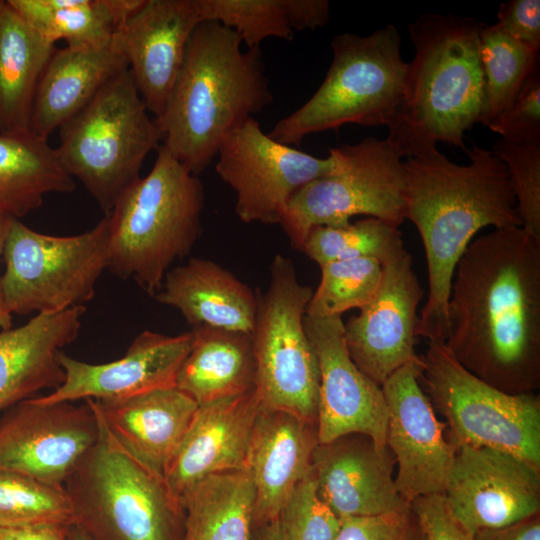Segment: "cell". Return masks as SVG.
Returning a JSON list of instances; mask_svg holds the SVG:
<instances>
[{
    "label": "cell",
    "mask_w": 540,
    "mask_h": 540,
    "mask_svg": "<svg viewBox=\"0 0 540 540\" xmlns=\"http://www.w3.org/2000/svg\"><path fill=\"white\" fill-rule=\"evenodd\" d=\"M3 2L4 1L0 0V9H1L2 5H3Z\"/></svg>",
    "instance_id": "49"
},
{
    "label": "cell",
    "mask_w": 540,
    "mask_h": 540,
    "mask_svg": "<svg viewBox=\"0 0 540 540\" xmlns=\"http://www.w3.org/2000/svg\"><path fill=\"white\" fill-rule=\"evenodd\" d=\"M484 26L437 13L409 24L414 57L386 138L402 157L429 153L438 142L465 149L464 134L478 123L483 102L478 41Z\"/></svg>",
    "instance_id": "4"
},
{
    "label": "cell",
    "mask_w": 540,
    "mask_h": 540,
    "mask_svg": "<svg viewBox=\"0 0 540 540\" xmlns=\"http://www.w3.org/2000/svg\"><path fill=\"white\" fill-rule=\"evenodd\" d=\"M127 68L117 34L98 45L56 48L36 91L29 131L48 139Z\"/></svg>",
    "instance_id": "26"
},
{
    "label": "cell",
    "mask_w": 540,
    "mask_h": 540,
    "mask_svg": "<svg viewBox=\"0 0 540 540\" xmlns=\"http://www.w3.org/2000/svg\"><path fill=\"white\" fill-rule=\"evenodd\" d=\"M11 216L4 213H0V257L3 254L4 244L8 232L9 223ZM1 280V277H0ZM12 327V315L8 312L5 307L1 284H0V330H7Z\"/></svg>",
    "instance_id": "46"
},
{
    "label": "cell",
    "mask_w": 540,
    "mask_h": 540,
    "mask_svg": "<svg viewBox=\"0 0 540 540\" xmlns=\"http://www.w3.org/2000/svg\"><path fill=\"white\" fill-rule=\"evenodd\" d=\"M88 401L117 443L162 476L198 408L176 386L121 399Z\"/></svg>",
    "instance_id": "25"
},
{
    "label": "cell",
    "mask_w": 540,
    "mask_h": 540,
    "mask_svg": "<svg viewBox=\"0 0 540 540\" xmlns=\"http://www.w3.org/2000/svg\"><path fill=\"white\" fill-rule=\"evenodd\" d=\"M41 523L74 524L73 508L64 487L0 470V527Z\"/></svg>",
    "instance_id": "36"
},
{
    "label": "cell",
    "mask_w": 540,
    "mask_h": 540,
    "mask_svg": "<svg viewBox=\"0 0 540 540\" xmlns=\"http://www.w3.org/2000/svg\"><path fill=\"white\" fill-rule=\"evenodd\" d=\"M96 414L98 439L64 484L74 524L93 540H182L184 512L163 476L124 450Z\"/></svg>",
    "instance_id": "6"
},
{
    "label": "cell",
    "mask_w": 540,
    "mask_h": 540,
    "mask_svg": "<svg viewBox=\"0 0 540 540\" xmlns=\"http://www.w3.org/2000/svg\"><path fill=\"white\" fill-rule=\"evenodd\" d=\"M301 251L321 267L334 261L359 258H373L383 265L405 248L399 227L367 217L341 227H314Z\"/></svg>",
    "instance_id": "35"
},
{
    "label": "cell",
    "mask_w": 540,
    "mask_h": 540,
    "mask_svg": "<svg viewBox=\"0 0 540 540\" xmlns=\"http://www.w3.org/2000/svg\"><path fill=\"white\" fill-rule=\"evenodd\" d=\"M273 101L258 48L215 21L193 31L162 115V145L198 176L224 138Z\"/></svg>",
    "instance_id": "3"
},
{
    "label": "cell",
    "mask_w": 540,
    "mask_h": 540,
    "mask_svg": "<svg viewBox=\"0 0 540 540\" xmlns=\"http://www.w3.org/2000/svg\"><path fill=\"white\" fill-rule=\"evenodd\" d=\"M203 208L200 179L161 144L150 172L107 214V270L154 297L174 261L198 240Z\"/></svg>",
    "instance_id": "5"
},
{
    "label": "cell",
    "mask_w": 540,
    "mask_h": 540,
    "mask_svg": "<svg viewBox=\"0 0 540 540\" xmlns=\"http://www.w3.org/2000/svg\"><path fill=\"white\" fill-rule=\"evenodd\" d=\"M157 302L177 309L193 327L206 325L250 334L259 296L218 263L192 257L170 269Z\"/></svg>",
    "instance_id": "27"
},
{
    "label": "cell",
    "mask_w": 540,
    "mask_h": 540,
    "mask_svg": "<svg viewBox=\"0 0 540 540\" xmlns=\"http://www.w3.org/2000/svg\"><path fill=\"white\" fill-rule=\"evenodd\" d=\"M455 447L443 494L470 533L540 514V467L492 448Z\"/></svg>",
    "instance_id": "16"
},
{
    "label": "cell",
    "mask_w": 540,
    "mask_h": 540,
    "mask_svg": "<svg viewBox=\"0 0 540 540\" xmlns=\"http://www.w3.org/2000/svg\"><path fill=\"white\" fill-rule=\"evenodd\" d=\"M192 342V331L169 336L145 330L136 336L124 356L108 363L92 364L63 352V383L51 393L35 398L43 403L115 400L176 386Z\"/></svg>",
    "instance_id": "20"
},
{
    "label": "cell",
    "mask_w": 540,
    "mask_h": 540,
    "mask_svg": "<svg viewBox=\"0 0 540 540\" xmlns=\"http://www.w3.org/2000/svg\"><path fill=\"white\" fill-rule=\"evenodd\" d=\"M74 189L48 139L30 131L0 133V213L19 219L40 207L46 195Z\"/></svg>",
    "instance_id": "30"
},
{
    "label": "cell",
    "mask_w": 540,
    "mask_h": 540,
    "mask_svg": "<svg viewBox=\"0 0 540 540\" xmlns=\"http://www.w3.org/2000/svg\"><path fill=\"white\" fill-rule=\"evenodd\" d=\"M45 40L69 47L110 41L142 0H8Z\"/></svg>",
    "instance_id": "32"
},
{
    "label": "cell",
    "mask_w": 540,
    "mask_h": 540,
    "mask_svg": "<svg viewBox=\"0 0 540 540\" xmlns=\"http://www.w3.org/2000/svg\"><path fill=\"white\" fill-rule=\"evenodd\" d=\"M405 219L417 228L427 261L429 292L417 337L445 342L447 306L456 265L484 227L522 226L504 163L492 150L475 146L469 163L450 161L438 149L408 158Z\"/></svg>",
    "instance_id": "2"
},
{
    "label": "cell",
    "mask_w": 540,
    "mask_h": 540,
    "mask_svg": "<svg viewBox=\"0 0 540 540\" xmlns=\"http://www.w3.org/2000/svg\"><path fill=\"white\" fill-rule=\"evenodd\" d=\"M423 296L412 257L405 250L382 265L374 298L344 324L352 361L380 386L396 370L420 357L415 344L417 308Z\"/></svg>",
    "instance_id": "17"
},
{
    "label": "cell",
    "mask_w": 540,
    "mask_h": 540,
    "mask_svg": "<svg viewBox=\"0 0 540 540\" xmlns=\"http://www.w3.org/2000/svg\"><path fill=\"white\" fill-rule=\"evenodd\" d=\"M201 21L197 0H142L117 32L128 70L155 119L165 109Z\"/></svg>",
    "instance_id": "19"
},
{
    "label": "cell",
    "mask_w": 540,
    "mask_h": 540,
    "mask_svg": "<svg viewBox=\"0 0 540 540\" xmlns=\"http://www.w3.org/2000/svg\"><path fill=\"white\" fill-rule=\"evenodd\" d=\"M337 150L338 168L297 190L280 222L300 251L317 226H345L356 215L397 227L405 219V170L396 148L386 139L366 137Z\"/></svg>",
    "instance_id": "12"
},
{
    "label": "cell",
    "mask_w": 540,
    "mask_h": 540,
    "mask_svg": "<svg viewBox=\"0 0 540 540\" xmlns=\"http://www.w3.org/2000/svg\"><path fill=\"white\" fill-rule=\"evenodd\" d=\"M494 26L535 52L540 49V1L511 0L502 3Z\"/></svg>",
    "instance_id": "43"
},
{
    "label": "cell",
    "mask_w": 540,
    "mask_h": 540,
    "mask_svg": "<svg viewBox=\"0 0 540 540\" xmlns=\"http://www.w3.org/2000/svg\"><path fill=\"white\" fill-rule=\"evenodd\" d=\"M420 384L454 444L487 447L540 467V399L509 394L480 380L451 354L445 342H428Z\"/></svg>",
    "instance_id": "11"
},
{
    "label": "cell",
    "mask_w": 540,
    "mask_h": 540,
    "mask_svg": "<svg viewBox=\"0 0 540 540\" xmlns=\"http://www.w3.org/2000/svg\"><path fill=\"white\" fill-rule=\"evenodd\" d=\"M56 50L10 5L0 9V133L29 131L36 91Z\"/></svg>",
    "instance_id": "29"
},
{
    "label": "cell",
    "mask_w": 540,
    "mask_h": 540,
    "mask_svg": "<svg viewBox=\"0 0 540 540\" xmlns=\"http://www.w3.org/2000/svg\"><path fill=\"white\" fill-rule=\"evenodd\" d=\"M478 54L483 75L478 123L486 126L509 106L539 67V52L513 40L494 25H485L479 35Z\"/></svg>",
    "instance_id": "34"
},
{
    "label": "cell",
    "mask_w": 540,
    "mask_h": 540,
    "mask_svg": "<svg viewBox=\"0 0 540 540\" xmlns=\"http://www.w3.org/2000/svg\"><path fill=\"white\" fill-rule=\"evenodd\" d=\"M0 417V470L64 487L99 436V421L84 400L43 403L23 400Z\"/></svg>",
    "instance_id": "14"
},
{
    "label": "cell",
    "mask_w": 540,
    "mask_h": 540,
    "mask_svg": "<svg viewBox=\"0 0 540 540\" xmlns=\"http://www.w3.org/2000/svg\"><path fill=\"white\" fill-rule=\"evenodd\" d=\"M473 540H540V514L507 526L480 529Z\"/></svg>",
    "instance_id": "44"
},
{
    "label": "cell",
    "mask_w": 540,
    "mask_h": 540,
    "mask_svg": "<svg viewBox=\"0 0 540 540\" xmlns=\"http://www.w3.org/2000/svg\"><path fill=\"white\" fill-rule=\"evenodd\" d=\"M108 216L72 236L43 234L11 217L3 249L2 297L8 312L56 313L84 306L108 267Z\"/></svg>",
    "instance_id": "9"
},
{
    "label": "cell",
    "mask_w": 540,
    "mask_h": 540,
    "mask_svg": "<svg viewBox=\"0 0 540 540\" xmlns=\"http://www.w3.org/2000/svg\"><path fill=\"white\" fill-rule=\"evenodd\" d=\"M410 507L428 540H473L474 534L454 517L444 494L418 497Z\"/></svg>",
    "instance_id": "42"
},
{
    "label": "cell",
    "mask_w": 540,
    "mask_h": 540,
    "mask_svg": "<svg viewBox=\"0 0 540 540\" xmlns=\"http://www.w3.org/2000/svg\"><path fill=\"white\" fill-rule=\"evenodd\" d=\"M334 540H428L411 509L341 520Z\"/></svg>",
    "instance_id": "41"
},
{
    "label": "cell",
    "mask_w": 540,
    "mask_h": 540,
    "mask_svg": "<svg viewBox=\"0 0 540 540\" xmlns=\"http://www.w3.org/2000/svg\"><path fill=\"white\" fill-rule=\"evenodd\" d=\"M486 126L508 141H540V67L530 75L509 106Z\"/></svg>",
    "instance_id": "40"
},
{
    "label": "cell",
    "mask_w": 540,
    "mask_h": 540,
    "mask_svg": "<svg viewBox=\"0 0 540 540\" xmlns=\"http://www.w3.org/2000/svg\"><path fill=\"white\" fill-rule=\"evenodd\" d=\"M261 408L254 388L198 405L163 475L170 496L180 507L182 497L202 479L246 469L249 444Z\"/></svg>",
    "instance_id": "22"
},
{
    "label": "cell",
    "mask_w": 540,
    "mask_h": 540,
    "mask_svg": "<svg viewBox=\"0 0 540 540\" xmlns=\"http://www.w3.org/2000/svg\"><path fill=\"white\" fill-rule=\"evenodd\" d=\"M312 294L298 280L292 260L276 254L268 288L259 296L251 338L254 390L262 407L317 424L319 366L304 328Z\"/></svg>",
    "instance_id": "10"
},
{
    "label": "cell",
    "mask_w": 540,
    "mask_h": 540,
    "mask_svg": "<svg viewBox=\"0 0 540 540\" xmlns=\"http://www.w3.org/2000/svg\"><path fill=\"white\" fill-rule=\"evenodd\" d=\"M422 368L420 356L381 385L388 408L386 445L397 466L395 485L409 504L421 496L444 493L456 449L420 384Z\"/></svg>",
    "instance_id": "15"
},
{
    "label": "cell",
    "mask_w": 540,
    "mask_h": 540,
    "mask_svg": "<svg viewBox=\"0 0 540 540\" xmlns=\"http://www.w3.org/2000/svg\"><path fill=\"white\" fill-rule=\"evenodd\" d=\"M445 345L470 373L509 394L540 386V239L522 226L473 240L458 261Z\"/></svg>",
    "instance_id": "1"
},
{
    "label": "cell",
    "mask_w": 540,
    "mask_h": 540,
    "mask_svg": "<svg viewBox=\"0 0 540 540\" xmlns=\"http://www.w3.org/2000/svg\"><path fill=\"white\" fill-rule=\"evenodd\" d=\"M67 540H93L80 526L72 524L69 527Z\"/></svg>",
    "instance_id": "48"
},
{
    "label": "cell",
    "mask_w": 540,
    "mask_h": 540,
    "mask_svg": "<svg viewBox=\"0 0 540 540\" xmlns=\"http://www.w3.org/2000/svg\"><path fill=\"white\" fill-rule=\"evenodd\" d=\"M202 21L232 29L247 49L270 37L292 40L295 33L325 26L328 0H197Z\"/></svg>",
    "instance_id": "33"
},
{
    "label": "cell",
    "mask_w": 540,
    "mask_h": 540,
    "mask_svg": "<svg viewBox=\"0 0 540 540\" xmlns=\"http://www.w3.org/2000/svg\"><path fill=\"white\" fill-rule=\"evenodd\" d=\"M251 540H288L283 533L279 520L257 526L252 530Z\"/></svg>",
    "instance_id": "47"
},
{
    "label": "cell",
    "mask_w": 540,
    "mask_h": 540,
    "mask_svg": "<svg viewBox=\"0 0 540 540\" xmlns=\"http://www.w3.org/2000/svg\"><path fill=\"white\" fill-rule=\"evenodd\" d=\"M216 156V172L235 192V214L246 224H280L294 193L340 163L337 147L315 157L272 139L253 117L224 138Z\"/></svg>",
    "instance_id": "13"
},
{
    "label": "cell",
    "mask_w": 540,
    "mask_h": 540,
    "mask_svg": "<svg viewBox=\"0 0 540 540\" xmlns=\"http://www.w3.org/2000/svg\"><path fill=\"white\" fill-rule=\"evenodd\" d=\"M278 520L288 540H334L341 526L318 494L312 467L286 499Z\"/></svg>",
    "instance_id": "39"
},
{
    "label": "cell",
    "mask_w": 540,
    "mask_h": 540,
    "mask_svg": "<svg viewBox=\"0 0 540 540\" xmlns=\"http://www.w3.org/2000/svg\"><path fill=\"white\" fill-rule=\"evenodd\" d=\"M320 269V283L306 308V315L315 318L363 308L374 298L382 277V264L373 258L334 261Z\"/></svg>",
    "instance_id": "37"
},
{
    "label": "cell",
    "mask_w": 540,
    "mask_h": 540,
    "mask_svg": "<svg viewBox=\"0 0 540 540\" xmlns=\"http://www.w3.org/2000/svg\"><path fill=\"white\" fill-rule=\"evenodd\" d=\"M317 444V424L261 408L246 461L255 490L253 528L278 519L294 487L311 470Z\"/></svg>",
    "instance_id": "23"
},
{
    "label": "cell",
    "mask_w": 540,
    "mask_h": 540,
    "mask_svg": "<svg viewBox=\"0 0 540 540\" xmlns=\"http://www.w3.org/2000/svg\"><path fill=\"white\" fill-rule=\"evenodd\" d=\"M162 134L127 69L59 128L56 152L65 171L87 189L107 215L140 178Z\"/></svg>",
    "instance_id": "8"
},
{
    "label": "cell",
    "mask_w": 540,
    "mask_h": 540,
    "mask_svg": "<svg viewBox=\"0 0 540 540\" xmlns=\"http://www.w3.org/2000/svg\"><path fill=\"white\" fill-rule=\"evenodd\" d=\"M85 306L39 313L24 325L0 330V414L65 379L63 348L78 336Z\"/></svg>",
    "instance_id": "24"
},
{
    "label": "cell",
    "mask_w": 540,
    "mask_h": 540,
    "mask_svg": "<svg viewBox=\"0 0 540 540\" xmlns=\"http://www.w3.org/2000/svg\"><path fill=\"white\" fill-rule=\"evenodd\" d=\"M193 342L176 387L198 405L254 388L255 358L250 334L206 325L192 329Z\"/></svg>",
    "instance_id": "28"
},
{
    "label": "cell",
    "mask_w": 540,
    "mask_h": 540,
    "mask_svg": "<svg viewBox=\"0 0 540 540\" xmlns=\"http://www.w3.org/2000/svg\"><path fill=\"white\" fill-rule=\"evenodd\" d=\"M396 461L364 434L351 433L318 443L312 469L322 500L342 520L408 509L395 485Z\"/></svg>",
    "instance_id": "21"
},
{
    "label": "cell",
    "mask_w": 540,
    "mask_h": 540,
    "mask_svg": "<svg viewBox=\"0 0 540 540\" xmlns=\"http://www.w3.org/2000/svg\"><path fill=\"white\" fill-rule=\"evenodd\" d=\"M69 527L70 525L60 523H41L14 528L0 527V540H67Z\"/></svg>",
    "instance_id": "45"
},
{
    "label": "cell",
    "mask_w": 540,
    "mask_h": 540,
    "mask_svg": "<svg viewBox=\"0 0 540 540\" xmlns=\"http://www.w3.org/2000/svg\"><path fill=\"white\" fill-rule=\"evenodd\" d=\"M492 152L506 167L522 227L540 239V141L501 138Z\"/></svg>",
    "instance_id": "38"
},
{
    "label": "cell",
    "mask_w": 540,
    "mask_h": 540,
    "mask_svg": "<svg viewBox=\"0 0 540 540\" xmlns=\"http://www.w3.org/2000/svg\"><path fill=\"white\" fill-rule=\"evenodd\" d=\"M304 328L320 374L318 443L360 433L369 436L379 449L386 447L388 408L382 388L352 361L341 316L315 318L305 314Z\"/></svg>",
    "instance_id": "18"
},
{
    "label": "cell",
    "mask_w": 540,
    "mask_h": 540,
    "mask_svg": "<svg viewBox=\"0 0 540 540\" xmlns=\"http://www.w3.org/2000/svg\"><path fill=\"white\" fill-rule=\"evenodd\" d=\"M254 485L247 469L210 475L181 499L182 540H251Z\"/></svg>",
    "instance_id": "31"
},
{
    "label": "cell",
    "mask_w": 540,
    "mask_h": 540,
    "mask_svg": "<svg viewBox=\"0 0 540 540\" xmlns=\"http://www.w3.org/2000/svg\"><path fill=\"white\" fill-rule=\"evenodd\" d=\"M333 59L312 97L279 120L268 135L286 145L346 124L388 126L402 96L407 63L401 36L388 24L360 36L342 33L331 42Z\"/></svg>",
    "instance_id": "7"
}]
</instances>
